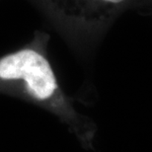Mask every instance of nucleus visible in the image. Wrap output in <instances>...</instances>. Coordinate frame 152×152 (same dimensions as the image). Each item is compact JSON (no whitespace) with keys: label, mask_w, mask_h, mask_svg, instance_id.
<instances>
[{"label":"nucleus","mask_w":152,"mask_h":152,"mask_svg":"<svg viewBox=\"0 0 152 152\" xmlns=\"http://www.w3.org/2000/svg\"><path fill=\"white\" fill-rule=\"evenodd\" d=\"M44 41L38 39L0 57V94L23 100L53 115L85 150H93L97 124L81 114L63 91Z\"/></svg>","instance_id":"obj_1"},{"label":"nucleus","mask_w":152,"mask_h":152,"mask_svg":"<svg viewBox=\"0 0 152 152\" xmlns=\"http://www.w3.org/2000/svg\"><path fill=\"white\" fill-rule=\"evenodd\" d=\"M63 26L78 34H100L133 0H45Z\"/></svg>","instance_id":"obj_2"}]
</instances>
